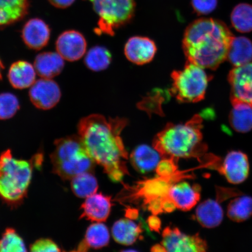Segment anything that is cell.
I'll use <instances>...</instances> for the list:
<instances>
[{"label":"cell","instance_id":"cell-21","mask_svg":"<svg viewBox=\"0 0 252 252\" xmlns=\"http://www.w3.org/2000/svg\"><path fill=\"white\" fill-rule=\"evenodd\" d=\"M130 162L138 172L146 173L156 169L160 161L158 151L147 145H141L130 154Z\"/></svg>","mask_w":252,"mask_h":252},{"label":"cell","instance_id":"cell-2","mask_svg":"<svg viewBox=\"0 0 252 252\" xmlns=\"http://www.w3.org/2000/svg\"><path fill=\"white\" fill-rule=\"evenodd\" d=\"M234 37L225 25L213 18H200L189 25L183 39L188 62L215 70L227 59Z\"/></svg>","mask_w":252,"mask_h":252},{"label":"cell","instance_id":"cell-6","mask_svg":"<svg viewBox=\"0 0 252 252\" xmlns=\"http://www.w3.org/2000/svg\"><path fill=\"white\" fill-rule=\"evenodd\" d=\"M171 94L178 101L196 103L206 95L210 78L204 68L187 62L183 70L174 71Z\"/></svg>","mask_w":252,"mask_h":252},{"label":"cell","instance_id":"cell-37","mask_svg":"<svg viewBox=\"0 0 252 252\" xmlns=\"http://www.w3.org/2000/svg\"><path fill=\"white\" fill-rule=\"evenodd\" d=\"M4 68V65H3V63L1 61V59H0V80L2 79V71L3 69Z\"/></svg>","mask_w":252,"mask_h":252},{"label":"cell","instance_id":"cell-23","mask_svg":"<svg viewBox=\"0 0 252 252\" xmlns=\"http://www.w3.org/2000/svg\"><path fill=\"white\" fill-rule=\"evenodd\" d=\"M110 240L108 228L102 222H96L88 228L83 241L79 244L77 252H87L90 249L106 247Z\"/></svg>","mask_w":252,"mask_h":252},{"label":"cell","instance_id":"cell-16","mask_svg":"<svg viewBox=\"0 0 252 252\" xmlns=\"http://www.w3.org/2000/svg\"><path fill=\"white\" fill-rule=\"evenodd\" d=\"M111 207V197L102 193H94L87 197L81 205L83 213L80 219L96 222H105L108 218Z\"/></svg>","mask_w":252,"mask_h":252},{"label":"cell","instance_id":"cell-17","mask_svg":"<svg viewBox=\"0 0 252 252\" xmlns=\"http://www.w3.org/2000/svg\"><path fill=\"white\" fill-rule=\"evenodd\" d=\"M196 217L204 227L216 228L222 222L224 211L219 201L210 198L197 205Z\"/></svg>","mask_w":252,"mask_h":252},{"label":"cell","instance_id":"cell-29","mask_svg":"<svg viewBox=\"0 0 252 252\" xmlns=\"http://www.w3.org/2000/svg\"><path fill=\"white\" fill-rule=\"evenodd\" d=\"M112 61L109 50L101 46L93 47L85 58V64L91 70L100 71L108 68Z\"/></svg>","mask_w":252,"mask_h":252},{"label":"cell","instance_id":"cell-31","mask_svg":"<svg viewBox=\"0 0 252 252\" xmlns=\"http://www.w3.org/2000/svg\"><path fill=\"white\" fill-rule=\"evenodd\" d=\"M20 108V101L13 94H0V120L13 118Z\"/></svg>","mask_w":252,"mask_h":252},{"label":"cell","instance_id":"cell-7","mask_svg":"<svg viewBox=\"0 0 252 252\" xmlns=\"http://www.w3.org/2000/svg\"><path fill=\"white\" fill-rule=\"evenodd\" d=\"M99 16L97 32L113 35L115 30L129 23L135 8L134 0H88Z\"/></svg>","mask_w":252,"mask_h":252},{"label":"cell","instance_id":"cell-34","mask_svg":"<svg viewBox=\"0 0 252 252\" xmlns=\"http://www.w3.org/2000/svg\"><path fill=\"white\" fill-rule=\"evenodd\" d=\"M158 176L169 177L178 172L175 160L172 159H162L156 168Z\"/></svg>","mask_w":252,"mask_h":252},{"label":"cell","instance_id":"cell-3","mask_svg":"<svg viewBox=\"0 0 252 252\" xmlns=\"http://www.w3.org/2000/svg\"><path fill=\"white\" fill-rule=\"evenodd\" d=\"M201 116L196 115L185 124H167L154 137V149L162 159L176 162L196 156L201 145Z\"/></svg>","mask_w":252,"mask_h":252},{"label":"cell","instance_id":"cell-28","mask_svg":"<svg viewBox=\"0 0 252 252\" xmlns=\"http://www.w3.org/2000/svg\"><path fill=\"white\" fill-rule=\"evenodd\" d=\"M232 27L241 33L252 31V5L241 3L235 6L231 12Z\"/></svg>","mask_w":252,"mask_h":252},{"label":"cell","instance_id":"cell-10","mask_svg":"<svg viewBox=\"0 0 252 252\" xmlns=\"http://www.w3.org/2000/svg\"><path fill=\"white\" fill-rule=\"evenodd\" d=\"M231 100L252 105V62L235 67L229 72Z\"/></svg>","mask_w":252,"mask_h":252},{"label":"cell","instance_id":"cell-19","mask_svg":"<svg viewBox=\"0 0 252 252\" xmlns=\"http://www.w3.org/2000/svg\"><path fill=\"white\" fill-rule=\"evenodd\" d=\"M34 67L41 78L52 79L61 73L64 59L58 52L40 53L34 59Z\"/></svg>","mask_w":252,"mask_h":252},{"label":"cell","instance_id":"cell-12","mask_svg":"<svg viewBox=\"0 0 252 252\" xmlns=\"http://www.w3.org/2000/svg\"><path fill=\"white\" fill-rule=\"evenodd\" d=\"M222 172L229 183L239 185L244 182L250 173L248 157L240 151H230L222 163Z\"/></svg>","mask_w":252,"mask_h":252},{"label":"cell","instance_id":"cell-24","mask_svg":"<svg viewBox=\"0 0 252 252\" xmlns=\"http://www.w3.org/2000/svg\"><path fill=\"white\" fill-rule=\"evenodd\" d=\"M226 59L234 67H238L252 62V41L245 36H234L230 44Z\"/></svg>","mask_w":252,"mask_h":252},{"label":"cell","instance_id":"cell-14","mask_svg":"<svg viewBox=\"0 0 252 252\" xmlns=\"http://www.w3.org/2000/svg\"><path fill=\"white\" fill-rule=\"evenodd\" d=\"M157 52L154 41L146 37H131L126 44L125 53L126 58L138 65L147 64L153 61Z\"/></svg>","mask_w":252,"mask_h":252},{"label":"cell","instance_id":"cell-20","mask_svg":"<svg viewBox=\"0 0 252 252\" xmlns=\"http://www.w3.org/2000/svg\"><path fill=\"white\" fill-rule=\"evenodd\" d=\"M28 8L29 0H0V29L21 21Z\"/></svg>","mask_w":252,"mask_h":252},{"label":"cell","instance_id":"cell-26","mask_svg":"<svg viewBox=\"0 0 252 252\" xmlns=\"http://www.w3.org/2000/svg\"><path fill=\"white\" fill-rule=\"evenodd\" d=\"M93 173H81L71 179L72 191L75 196L80 198H87L96 193L98 184Z\"/></svg>","mask_w":252,"mask_h":252},{"label":"cell","instance_id":"cell-32","mask_svg":"<svg viewBox=\"0 0 252 252\" xmlns=\"http://www.w3.org/2000/svg\"><path fill=\"white\" fill-rule=\"evenodd\" d=\"M218 5V0H191V6L198 15L212 13Z\"/></svg>","mask_w":252,"mask_h":252},{"label":"cell","instance_id":"cell-1","mask_svg":"<svg viewBox=\"0 0 252 252\" xmlns=\"http://www.w3.org/2000/svg\"><path fill=\"white\" fill-rule=\"evenodd\" d=\"M127 124L125 118L108 120L94 114L82 119L78 126V135L88 154L114 182L129 175L128 154L121 135Z\"/></svg>","mask_w":252,"mask_h":252},{"label":"cell","instance_id":"cell-22","mask_svg":"<svg viewBox=\"0 0 252 252\" xmlns=\"http://www.w3.org/2000/svg\"><path fill=\"white\" fill-rule=\"evenodd\" d=\"M232 108L229 123L236 131L248 133L252 130V105L239 100H231Z\"/></svg>","mask_w":252,"mask_h":252},{"label":"cell","instance_id":"cell-18","mask_svg":"<svg viewBox=\"0 0 252 252\" xmlns=\"http://www.w3.org/2000/svg\"><path fill=\"white\" fill-rule=\"evenodd\" d=\"M36 71L34 65L24 61H19L11 65L8 72L9 83L15 89L30 88L36 81Z\"/></svg>","mask_w":252,"mask_h":252},{"label":"cell","instance_id":"cell-9","mask_svg":"<svg viewBox=\"0 0 252 252\" xmlns=\"http://www.w3.org/2000/svg\"><path fill=\"white\" fill-rule=\"evenodd\" d=\"M29 96L37 108L51 109L58 104L62 96L61 88L52 79L41 78L30 87Z\"/></svg>","mask_w":252,"mask_h":252},{"label":"cell","instance_id":"cell-11","mask_svg":"<svg viewBox=\"0 0 252 252\" xmlns=\"http://www.w3.org/2000/svg\"><path fill=\"white\" fill-rule=\"evenodd\" d=\"M57 52L68 62L80 60L87 50V42L81 33L76 31H67L58 37L56 43Z\"/></svg>","mask_w":252,"mask_h":252},{"label":"cell","instance_id":"cell-33","mask_svg":"<svg viewBox=\"0 0 252 252\" xmlns=\"http://www.w3.org/2000/svg\"><path fill=\"white\" fill-rule=\"evenodd\" d=\"M30 249L32 252H58L62 251L55 242L49 238L37 239L31 245Z\"/></svg>","mask_w":252,"mask_h":252},{"label":"cell","instance_id":"cell-4","mask_svg":"<svg viewBox=\"0 0 252 252\" xmlns=\"http://www.w3.org/2000/svg\"><path fill=\"white\" fill-rule=\"evenodd\" d=\"M34 159L15 158L11 150L0 154V198L8 206L23 203L32 179Z\"/></svg>","mask_w":252,"mask_h":252},{"label":"cell","instance_id":"cell-8","mask_svg":"<svg viewBox=\"0 0 252 252\" xmlns=\"http://www.w3.org/2000/svg\"><path fill=\"white\" fill-rule=\"evenodd\" d=\"M160 244L151 249L153 252H200L206 250V244L196 235H189L169 226L162 233Z\"/></svg>","mask_w":252,"mask_h":252},{"label":"cell","instance_id":"cell-36","mask_svg":"<svg viewBox=\"0 0 252 252\" xmlns=\"http://www.w3.org/2000/svg\"><path fill=\"white\" fill-rule=\"evenodd\" d=\"M50 4L58 8H65L73 4L75 0H48Z\"/></svg>","mask_w":252,"mask_h":252},{"label":"cell","instance_id":"cell-30","mask_svg":"<svg viewBox=\"0 0 252 252\" xmlns=\"http://www.w3.org/2000/svg\"><path fill=\"white\" fill-rule=\"evenodd\" d=\"M27 251L24 239L18 234L15 229L12 228L6 229L0 239V252H26Z\"/></svg>","mask_w":252,"mask_h":252},{"label":"cell","instance_id":"cell-35","mask_svg":"<svg viewBox=\"0 0 252 252\" xmlns=\"http://www.w3.org/2000/svg\"><path fill=\"white\" fill-rule=\"evenodd\" d=\"M147 222L151 230H152V231H155L157 232H159L160 221L156 215H153L150 217L149 219L147 220Z\"/></svg>","mask_w":252,"mask_h":252},{"label":"cell","instance_id":"cell-13","mask_svg":"<svg viewBox=\"0 0 252 252\" xmlns=\"http://www.w3.org/2000/svg\"><path fill=\"white\" fill-rule=\"evenodd\" d=\"M168 200L176 209L188 211L196 206L200 200V191L196 186L185 181H178L169 189Z\"/></svg>","mask_w":252,"mask_h":252},{"label":"cell","instance_id":"cell-5","mask_svg":"<svg viewBox=\"0 0 252 252\" xmlns=\"http://www.w3.org/2000/svg\"><path fill=\"white\" fill-rule=\"evenodd\" d=\"M55 147L50 154L52 171L63 180H71L81 173L94 172L96 163L79 135L56 140Z\"/></svg>","mask_w":252,"mask_h":252},{"label":"cell","instance_id":"cell-27","mask_svg":"<svg viewBox=\"0 0 252 252\" xmlns=\"http://www.w3.org/2000/svg\"><path fill=\"white\" fill-rule=\"evenodd\" d=\"M226 213L230 219L236 222L248 220L252 216V197L244 194L235 197L229 203Z\"/></svg>","mask_w":252,"mask_h":252},{"label":"cell","instance_id":"cell-15","mask_svg":"<svg viewBox=\"0 0 252 252\" xmlns=\"http://www.w3.org/2000/svg\"><path fill=\"white\" fill-rule=\"evenodd\" d=\"M22 38L29 48L39 50L49 43L50 30L45 22L39 18H32L27 22L22 30Z\"/></svg>","mask_w":252,"mask_h":252},{"label":"cell","instance_id":"cell-25","mask_svg":"<svg viewBox=\"0 0 252 252\" xmlns=\"http://www.w3.org/2000/svg\"><path fill=\"white\" fill-rule=\"evenodd\" d=\"M112 232L116 242L128 246L133 245L140 238L143 229L140 225L126 219L117 220L113 226Z\"/></svg>","mask_w":252,"mask_h":252}]
</instances>
